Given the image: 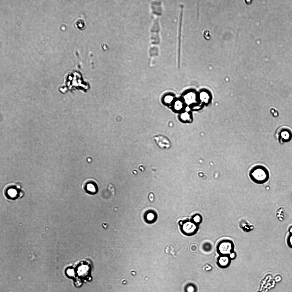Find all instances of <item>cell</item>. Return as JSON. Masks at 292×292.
<instances>
[{
    "instance_id": "obj_1",
    "label": "cell",
    "mask_w": 292,
    "mask_h": 292,
    "mask_svg": "<svg viewBox=\"0 0 292 292\" xmlns=\"http://www.w3.org/2000/svg\"><path fill=\"white\" fill-rule=\"evenodd\" d=\"M249 175L253 182L257 184H262L268 181L269 178V173L265 166L257 165L250 169Z\"/></svg>"
},
{
    "instance_id": "obj_2",
    "label": "cell",
    "mask_w": 292,
    "mask_h": 292,
    "mask_svg": "<svg viewBox=\"0 0 292 292\" xmlns=\"http://www.w3.org/2000/svg\"><path fill=\"white\" fill-rule=\"evenodd\" d=\"M161 25L158 17H155L149 29V39L150 45H157L161 42Z\"/></svg>"
},
{
    "instance_id": "obj_3",
    "label": "cell",
    "mask_w": 292,
    "mask_h": 292,
    "mask_svg": "<svg viewBox=\"0 0 292 292\" xmlns=\"http://www.w3.org/2000/svg\"><path fill=\"white\" fill-rule=\"evenodd\" d=\"M275 136L279 143L283 144L291 140L292 138V131L287 126H281L276 130Z\"/></svg>"
},
{
    "instance_id": "obj_4",
    "label": "cell",
    "mask_w": 292,
    "mask_h": 292,
    "mask_svg": "<svg viewBox=\"0 0 292 292\" xmlns=\"http://www.w3.org/2000/svg\"><path fill=\"white\" fill-rule=\"evenodd\" d=\"M234 245L231 240L225 239L220 241L216 247V251L219 255L230 254L234 252Z\"/></svg>"
},
{
    "instance_id": "obj_5",
    "label": "cell",
    "mask_w": 292,
    "mask_h": 292,
    "mask_svg": "<svg viewBox=\"0 0 292 292\" xmlns=\"http://www.w3.org/2000/svg\"><path fill=\"white\" fill-rule=\"evenodd\" d=\"M180 229L181 232L187 236H191L195 235L197 232L198 227L191 220L181 221Z\"/></svg>"
},
{
    "instance_id": "obj_6",
    "label": "cell",
    "mask_w": 292,
    "mask_h": 292,
    "mask_svg": "<svg viewBox=\"0 0 292 292\" xmlns=\"http://www.w3.org/2000/svg\"><path fill=\"white\" fill-rule=\"evenodd\" d=\"M183 8L184 5H183L181 4L179 5V12L178 23L177 48V55L178 61L180 60L181 55L182 20Z\"/></svg>"
},
{
    "instance_id": "obj_7",
    "label": "cell",
    "mask_w": 292,
    "mask_h": 292,
    "mask_svg": "<svg viewBox=\"0 0 292 292\" xmlns=\"http://www.w3.org/2000/svg\"><path fill=\"white\" fill-rule=\"evenodd\" d=\"M82 188L85 192L91 194H95L98 190L97 183L92 179H88L85 180L82 183Z\"/></svg>"
},
{
    "instance_id": "obj_8",
    "label": "cell",
    "mask_w": 292,
    "mask_h": 292,
    "mask_svg": "<svg viewBox=\"0 0 292 292\" xmlns=\"http://www.w3.org/2000/svg\"><path fill=\"white\" fill-rule=\"evenodd\" d=\"M150 7L151 13L155 17H158L162 15L163 9L162 1H151L150 3Z\"/></svg>"
},
{
    "instance_id": "obj_9",
    "label": "cell",
    "mask_w": 292,
    "mask_h": 292,
    "mask_svg": "<svg viewBox=\"0 0 292 292\" xmlns=\"http://www.w3.org/2000/svg\"><path fill=\"white\" fill-rule=\"evenodd\" d=\"M232 260L230 254L219 255L217 258L216 263L219 267L225 269L230 266Z\"/></svg>"
},
{
    "instance_id": "obj_10",
    "label": "cell",
    "mask_w": 292,
    "mask_h": 292,
    "mask_svg": "<svg viewBox=\"0 0 292 292\" xmlns=\"http://www.w3.org/2000/svg\"><path fill=\"white\" fill-rule=\"evenodd\" d=\"M18 186H11L7 189L6 195L8 198L11 199H15L21 196V190Z\"/></svg>"
},
{
    "instance_id": "obj_11",
    "label": "cell",
    "mask_w": 292,
    "mask_h": 292,
    "mask_svg": "<svg viewBox=\"0 0 292 292\" xmlns=\"http://www.w3.org/2000/svg\"><path fill=\"white\" fill-rule=\"evenodd\" d=\"M154 139L158 146L161 148H168L171 146V143L169 139L163 135L155 136Z\"/></svg>"
},
{
    "instance_id": "obj_12",
    "label": "cell",
    "mask_w": 292,
    "mask_h": 292,
    "mask_svg": "<svg viewBox=\"0 0 292 292\" xmlns=\"http://www.w3.org/2000/svg\"><path fill=\"white\" fill-rule=\"evenodd\" d=\"M239 226L244 232H248L252 230L254 228V225L248 220L242 219L239 222Z\"/></svg>"
},
{
    "instance_id": "obj_13",
    "label": "cell",
    "mask_w": 292,
    "mask_h": 292,
    "mask_svg": "<svg viewBox=\"0 0 292 292\" xmlns=\"http://www.w3.org/2000/svg\"><path fill=\"white\" fill-rule=\"evenodd\" d=\"M148 54L150 57L157 56L159 54L158 46L150 45L148 48Z\"/></svg>"
},
{
    "instance_id": "obj_14",
    "label": "cell",
    "mask_w": 292,
    "mask_h": 292,
    "mask_svg": "<svg viewBox=\"0 0 292 292\" xmlns=\"http://www.w3.org/2000/svg\"><path fill=\"white\" fill-rule=\"evenodd\" d=\"M196 96L194 93L192 92H189L186 94L184 96L185 102L187 104H191L194 102L196 99Z\"/></svg>"
},
{
    "instance_id": "obj_15",
    "label": "cell",
    "mask_w": 292,
    "mask_h": 292,
    "mask_svg": "<svg viewBox=\"0 0 292 292\" xmlns=\"http://www.w3.org/2000/svg\"><path fill=\"white\" fill-rule=\"evenodd\" d=\"M198 288L195 284L189 283L186 284L184 288V292H197Z\"/></svg>"
},
{
    "instance_id": "obj_16",
    "label": "cell",
    "mask_w": 292,
    "mask_h": 292,
    "mask_svg": "<svg viewBox=\"0 0 292 292\" xmlns=\"http://www.w3.org/2000/svg\"><path fill=\"white\" fill-rule=\"evenodd\" d=\"M276 216L280 221H283L285 218V215L284 208L282 207L279 208L276 211Z\"/></svg>"
},
{
    "instance_id": "obj_17",
    "label": "cell",
    "mask_w": 292,
    "mask_h": 292,
    "mask_svg": "<svg viewBox=\"0 0 292 292\" xmlns=\"http://www.w3.org/2000/svg\"><path fill=\"white\" fill-rule=\"evenodd\" d=\"M180 119L183 123H190L192 119L190 115L188 113L185 112L182 113L180 116Z\"/></svg>"
},
{
    "instance_id": "obj_18",
    "label": "cell",
    "mask_w": 292,
    "mask_h": 292,
    "mask_svg": "<svg viewBox=\"0 0 292 292\" xmlns=\"http://www.w3.org/2000/svg\"><path fill=\"white\" fill-rule=\"evenodd\" d=\"M199 97L201 101L205 103L207 102L210 99L209 95L205 92H201L200 94Z\"/></svg>"
},
{
    "instance_id": "obj_19",
    "label": "cell",
    "mask_w": 292,
    "mask_h": 292,
    "mask_svg": "<svg viewBox=\"0 0 292 292\" xmlns=\"http://www.w3.org/2000/svg\"><path fill=\"white\" fill-rule=\"evenodd\" d=\"M191 220L196 224L198 225L201 222L202 218L200 215L196 214L192 217Z\"/></svg>"
},
{
    "instance_id": "obj_20",
    "label": "cell",
    "mask_w": 292,
    "mask_h": 292,
    "mask_svg": "<svg viewBox=\"0 0 292 292\" xmlns=\"http://www.w3.org/2000/svg\"><path fill=\"white\" fill-rule=\"evenodd\" d=\"M212 245L209 242H206L204 243L202 246L203 250L205 252H208L212 250Z\"/></svg>"
},
{
    "instance_id": "obj_21",
    "label": "cell",
    "mask_w": 292,
    "mask_h": 292,
    "mask_svg": "<svg viewBox=\"0 0 292 292\" xmlns=\"http://www.w3.org/2000/svg\"><path fill=\"white\" fill-rule=\"evenodd\" d=\"M203 36L206 39H210L211 35L210 30L208 29H204L202 31Z\"/></svg>"
},
{
    "instance_id": "obj_22",
    "label": "cell",
    "mask_w": 292,
    "mask_h": 292,
    "mask_svg": "<svg viewBox=\"0 0 292 292\" xmlns=\"http://www.w3.org/2000/svg\"><path fill=\"white\" fill-rule=\"evenodd\" d=\"M183 107L182 103L179 100L176 101L174 104V107L175 109L177 110H181Z\"/></svg>"
},
{
    "instance_id": "obj_23",
    "label": "cell",
    "mask_w": 292,
    "mask_h": 292,
    "mask_svg": "<svg viewBox=\"0 0 292 292\" xmlns=\"http://www.w3.org/2000/svg\"><path fill=\"white\" fill-rule=\"evenodd\" d=\"M287 242L288 246L292 248V233H290L287 238Z\"/></svg>"
},
{
    "instance_id": "obj_24",
    "label": "cell",
    "mask_w": 292,
    "mask_h": 292,
    "mask_svg": "<svg viewBox=\"0 0 292 292\" xmlns=\"http://www.w3.org/2000/svg\"><path fill=\"white\" fill-rule=\"evenodd\" d=\"M173 99V96L171 95H168L165 97L164 98V101L167 103H169L172 101Z\"/></svg>"
},
{
    "instance_id": "obj_25",
    "label": "cell",
    "mask_w": 292,
    "mask_h": 292,
    "mask_svg": "<svg viewBox=\"0 0 292 292\" xmlns=\"http://www.w3.org/2000/svg\"><path fill=\"white\" fill-rule=\"evenodd\" d=\"M108 189L110 192L112 194H114L115 192V189L113 185L111 184H109L108 185Z\"/></svg>"
},
{
    "instance_id": "obj_26",
    "label": "cell",
    "mask_w": 292,
    "mask_h": 292,
    "mask_svg": "<svg viewBox=\"0 0 292 292\" xmlns=\"http://www.w3.org/2000/svg\"><path fill=\"white\" fill-rule=\"evenodd\" d=\"M236 253L235 251L230 254V256L232 260L235 259L236 257Z\"/></svg>"
},
{
    "instance_id": "obj_27",
    "label": "cell",
    "mask_w": 292,
    "mask_h": 292,
    "mask_svg": "<svg viewBox=\"0 0 292 292\" xmlns=\"http://www.w3.org/2000/svg\"><path fill=\"white\" fill-rule=\"evenodd\" d=\"M153 215L154 214L152 213L148 214L147 215V219H149V220H152L153 218V219L154 217Z\"/></svg>"
},
{
    "instance_id": "obj_28",
    "label": "cell",
    "mask_w": 292,
    "mask_h": 292,
    "mask_svg": "<svg viewBox=\"0 0 292 292\" xmlns=\"http://www.w3.org/2000/svg\"><path fill=\"white\" fill-rule=\"evenodd\" d=\"M289 231L290 233H292V226L289 227Z\"/></svg>"
}]
</instances>
